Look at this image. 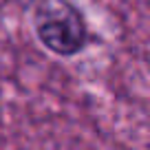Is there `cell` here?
<instances>
[{"instance_id":"1","label":"cell","mask_w":150,"mask_h":150,"mask_svg":"<svg viewBox=\"0 0 150 150\" xmlns=\"http://www.w3.org/2000/svg\"><path fill=\"white\" fill-rule=\"evenodd\" d=\"M33 29L44 49L62 57L77 55L88 44V27L71 0H35Z\"/></svg>"}]
</instances>
